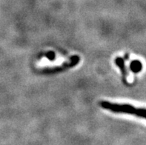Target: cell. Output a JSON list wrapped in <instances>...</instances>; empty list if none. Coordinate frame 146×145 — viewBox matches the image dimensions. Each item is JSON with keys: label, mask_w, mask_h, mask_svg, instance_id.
<instances>
[{"label": "cell", "mask_w": 146, "mask_h": 145, "mask_svg": "<svg viewBox=\"0 0 146 145\" xmlns=\"http://www.w3.org/2000/svg\"><path fill=\"white\" fill-rule=\"evenodd\" d=\"M115 62H116V64H117V66L120 68L121 70H122V75H123V76L126 78L127 73H126V69H125V67L124 61H123V59H122V58H119L118 57V58L116 59Z\"/></svg>", "instance_id": "7a4b0ae2"}, {"label": "cell", "mask_w": 146, "mask_h": 145, "mask_svg": "<svg viewBox=\"0 0 146 145\" xmlns=\"http://www.w3.org/2000/svg\"><path fill=\"white\" fill-rule=\"evenodd\" d=\"M141 68L142 67H141L140 62H138V61H133V62H131V69L133 72H135V73L139 72L141 70Z\"/></svg>", "instance_id": "3957f363"}, {"label": "cell", "mask_w": 146, "mask_h": 145, "mask_svg": "<svg viewBox=\"0 0 146 145\" xmlns=\"http://www.w3.org/2000/svg\"><path fill=\"white\" fill-rule=\"evenodd\" d=\"M45 56H46L47 58L49 59V60L53 61V60H54V59H55L56 54H55V53H54V51H49V52H48L46 54H45Z\"/></svg>", "instance_id": "277c9868"}, {"label": "cell", "mask_w": 146, "mask_h": 145, "mask_svg": "<svg viewBox=\"0 0 146 145\" xmlns=\"http://www.w3.org/2000/svg\"><path fill=\"white\" fill-rule=\"evenodd\" d=\"M80 56H74L70 58V60L69 62L65 63V64H63L62 65H61L60 67H57V68H52V69H46V70H44V71L59 72L60 71V70H65V69H67V68H71V67L75 66L76 64H77L78 63L80 62Z\"/></svg>", "instance_id": "6da1fadb"}]
</instances>
